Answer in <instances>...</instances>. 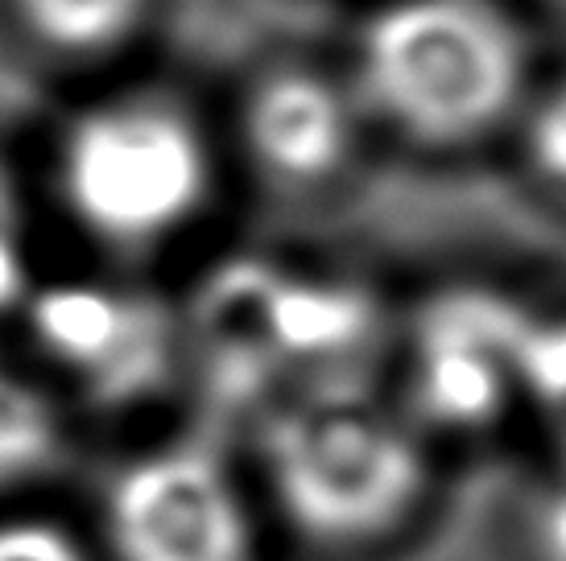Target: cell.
<instances>
[{
	"instance_id": "5",
	"label": "cell",
	"mask_w": 566,
	"mask_h": 561,
	"mask_svg": "<svg viewBox=\"0 0 566 561\" xmlns=\"http://www.w3.org/2000/svg\"><path fill=\"white\" fill-rule=\"evenodd\" d=\"M108 541L116 561H252V512L211 446L170 442L112 479Z\"/></svg>"
},
{
	"instance_id": "2",
	"label": "cell",
	"mask_w": 566,
	"mask_h": 561,
	"mask_svg": "<svg viewBox=\"0 0 566 561\" xmlns=\"http://www.w3.org/2000/svg\"><path fill=\"white\" fill-rule=\"evenodd\" d=\"M265 475L290 525L327 546H364L401 529L430 487L422 434L364 405L356 392H318L273 409Z\"/></svg>"
},
{
	"instance_id": "9",
	"label": "cell",
	"mask_w": 566,
	"mask_h": 561,
	"mask_svg": "<svg viewBox=\"0 0 566 561\" xmlns=\"http://www.w3.org/2000/svg\"><path fill=\"white\" fill-rule=\"evenodd\" d=\"M38 42L71 59H95L142 30L149 0H17Z\"/></svg>"
},
{
	"instance_id": "14",
	"label": "cell",
	"mask_w": 566,
	"mask_h": 561,
	"mask_svg": "<svg viewBox=\"0 0 566 561\" xmlns=\"http://www.w3.org/2000/svg\"><path fill=\"white\" fill-rule=\"evenodd\" d=\"M33 294L38 289H33L25 232H0V314L30 306Z\"/></svg>"
},
{
	"instance_id": "4",
	"label": "cell",
	"mask_w": 566,
	"mask_h": 561,
	"mask_svg": "<svg viewBox=\"0 0 566 561\" xmlns=\"http://www.w3.org/2000/svg\"><path fill=\"white\" fill-rule=\"evenodd\" d=\"M534 310L501 289L459 285L430 297L409 335V401L422 425L488 430L521 401V347Z\"/></svg>"
},
{
	"instance_id": "10",
	"label": "cell",
	"mask_w": 566,
	"mask_h": 561,
	"mask_svg": "<svg viewBox=\"0 0 566 561\" xmlns=\"http://www.w3.org/2000/svg\"><path fill=\"white\" fill-rule=\"evenodd\" d=\"M521 401L534 409L566 470V314H537L521 347Z\"/></svg>"
},
{
	"instance_id": "12",
	"label": "cell",
	"mask_w": 566,
	"mask_h": 561,
	"mask_svg": "<svg viewBox=\"0 0 566 561\" xmlns=\"http://www.w3.org/2000/svg\"><path fill=\"white\" fill-rule=\"evenodd\" d=\"M0 561H87V553L50 520H9L0 525Z\"/></svg>"
},
{
	"instance_id": "6",
	"label": "cell",
	"mask_w": 566,
	"mask_h": 561,
	"mask_svg": "<svg viewBox=\"0 0 566 561\" xmlns=\"http://www.w3.org/2000/svg\"><path fill=\"white\" fill-rule=\"evenodd\" d=\"M25 310L42 351L99 401H142L178 363L182 327L142 289L63 280L38 289Z\"/></svg>"
},
{
	"instance_id": "13",
	"label": "cell",
	"mask_w": 566,
	"mask_h": 561,
	"mask_svg": "<svg viewBox=\"0 0 566 561\" xmlns=\"http://www.w3.org/2000/svg\"><path fill=\"white\" fill-rule=\"evenodd\" d=\"M530 541L537 561H566V470H558V479L537 496Z\"/></svg>"
},
{
	"instance_id": "3",
	"label": "cell",
	"mask_w": 566,
	"mask_h": 561,
	"mask_svg": "<svg viewBox=\"0 0 566 561\" xmlns=\"http://www.w3.org/2000/svg\"><path fill=\"white\" fill-rule=\"evenodd\" d=\"M216 157L187 108L120 95L80 112L59 145L71 215L104 244L149 248L187 232L211 199Z\"/></svg>"
},
{
	"instance_id": "15",
	"label": "cell",
	"mask_w": 566,
	"mask_h": 561,
	"mask_svg": "<svg viewBox=\"0 0 566 561\" xmlns=\"http://www.w3.org/2000/svg\"><path fill=\"white\" fill-rule=\"evenodd\" d=\"M0 232H25V207L13 173L0 166Z\"/></svg>"
},
{
	"instance_id": "1",
	"label": "cell",
	"mask_w": 566,
	"mask_h": 561,
	"mask_svg": "<svg viewBox=\"0 0 566 561\" xmlns=\"http://www.w3.org/2000/svg\"><path fill=\"white\" fill-rule=\"evenodd\" d=\"M356 99L418 145H468L530 104V46L496 0H389L356 46Z\"/></svg>"
},
{
	"instance_id": "11",
	"label": "cell",
	"mask_w": 566,
	"mask_h": 561,
	"mask_svg": "<svg viewBox=\"0 0 566 561\" xmlns=\"http://www.w3.org/2000/svg\"><path fill=\"white\" fill-rule=\"evenodd\" d=\"M525 154L537 178L566 194V78L525 104Z\"/></svg>"
},
{
	"instance_id": "8",
	"label": "cell",
	"mask_w": 566,
	"mask_h": 561,
	"mask_svg": "<svg viewBox=\"0 0 566 561\" xmlns=\"http://www.w3.org/2000/svg\"><path fill=\"white\" fill-rule=\"evenodd\" d=\"M63 413L46 389L0 368V491L42 479L63 458Z\"/></svg>"
},
{
	"instance_id": "7",
	"label": "cell",
	"mask_w": 566,
	"mask_h": 561,
	"mask_svg": "<svg viewBox=\"0 0 566 561\" xmlns=\"http://www.w3.org/2000/svg\"><path fill=\"white\" fill-rule=\"evenodd\" d=\"M360 112L356 92L306 66H282L244 99V145L269 178L285 187H318L356 154Z\"/></svg>"
}]
</instances>
